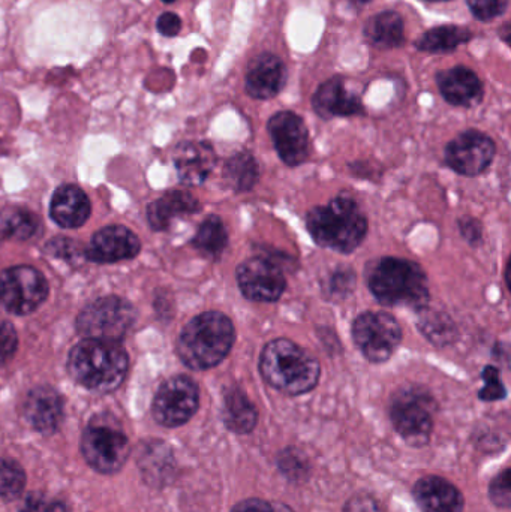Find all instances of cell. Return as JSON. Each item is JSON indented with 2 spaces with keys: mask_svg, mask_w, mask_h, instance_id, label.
I'll use <instances>...</instances> for the list:
<instances>
[{
  "mask_svg": "<svg viewBox=\"0 0 511 512\" xmlns=\"http://www.w3.org/2000/svg\"><path fill=\"white\" fill-rule=\"evenodd\" d=\"M365 274L369 291L383 306L419 310L431 301L428 276L410 259L383 256L369 262Z\"/></svg>",
  "mask_w": 511,
  "mask_h": 512,
  "instance_id": "obj_1",
  "label": "cell"
},
{
  "mask_svg": "<svg viewBox=\"0 0 511 512\" xmlns=\"http://www.w3.org/2000/svg\"><path fill=\"white\" fill-rule=\"evenodd\" d=\"M309 236L321 248L353 254L368 236V218L350 195H338L306 215Z\"/></svg>",
  "mask_w": 511,
  "mask_h": 512,
  "instance_id": "obj_2",
  "label": "cell"
},
{
  "mask_svg": "<svg viewBox=\"0 0 511 512\" xmlns=\"http://www.w3.org/2000/svg\"><path fill=\"white\" fill-rule=\"evenodd\" d=\"M236 328L225 313L204 312L192 318L177 340V355L191 370L219 366L233 349Z\"/></svg>",
  "mask_w": 511,
  "mask_h": 512,
  "instance_id": "obj_3",
  "label": "cell"
},
{
  "mask_svg": "<svg viewBox=\"0 0 511 512\" xmlns=\"http://www.w3.org/2000/svg\"><path fill=\"white\" fill-rule=\"evenodd\" d=\"M264 381L287 396H302L320 382V361L290 339H275L264 346L258 361Z\"/></svg>",
  "mask_w": 511,
  "mask_h": 512,
  "instance_id": "obj_4",
  "label": "cell"
},
{
  "mask_svg": "<svg viewBox=\"0 0 511 512\" xmlns=\"http://www.w3.org/2000/svg\"><path fill=\"white\" fill-rule=\"evenodd\" d=\"M129 357L122 343L113 340L84 339L72 348L68 358L69 375L96 393L116 390L126 373Z\"/></svg>",
  "mask_w": 511,
  "mask_h": 512,
  "instance_id": "obj_5",
  "label": "cell"
},
{
  "mask_svg": "<svg viewBox=\"0 0 511 512\" xmlns=\"http://www.w3.org/2000/svg\"><path fill=\"white\" fill-rule=\"evenodd\" d=\"M438 405L434 396L420 385H405L390 399V420L407 444L425 447L431 441Z\"/></svg>",
  "mask_w": 511,
  "mask_h": 512,
  "instance_id": "obj_6",
  "label": "cell"
},
{
  "mask_svg": "<svg viewBox=\"0 0 511 512\" xmlns=\"http://www.w3.org/2000/svg\"><path fill=\"white\" fill-rule=\"evenodd\" d=\"M134 322V306L125 298L107 295L84 307L75 325L84 339L120 342Z\"/></svg>",
  "mask_w": 511,
  "mask_h": 512,
  "instance_id": "obj_7",
  "label": "cell"
},
{
  "mask_svg": "<svg viewBox=\"0 0 511 512\" xmlns=\"http://www.w3.org/2000/svg\"><path fill=\"white\" fill-rule=\"evenodd\" d=\"M351 336L369 363L383 364L401 346L402 328L390 313L369 310L354 319Z\"/></svg>",
  "mask_w": 511,
  "mask_h": 512,
  "instance_id": "obj_8",
  "label": "cell"
},
{
  "mask_svg": "<svg viewBox=\"0 0 511 512\" xmlns=\"http://www.w3.org/2000/svg\"><path fill=\"white\" fill-rule=\"evenodd\" d=\"M48 297L44 274L30 265H17L0 273V304L14 315L35 312Z\"/></svg>",
  "mask_w": 511,
  "mask_h": 512,
  "instance_id": "obj_9",
  "label": "cell"
},
{
  "mask_svg": "<svg viewBox=\"0 0 511 512\" xmlns=\"http://www.w3.org/2000/svg\"><path fill=\"white\" fill-rule=\"evenodd\" d=\"M200 406V390L194 379L173 376L159 387L153 399V418L164 427H179L188 423Z\"/></svg>",
  "mask_w": 511,
  "mask_h": 512,
  "instance_id": "obj_10",
  "label": "cell"
},
{
  "mask_svg": "<svg viewBox=\"0 0 511 512\" xmlns=\"http://www.w3.org/2000/svg\"><path fill=\"white\" fill-rule=\"evenodd\" d=\"M237 286L246 300L275 303L287 289L284 271L267 256H252L236 270Z\"/></svg>",
  "mask_w": 511,
  "mask_h": 512,
  "instance_id": "obj_11",
  "label": "cell"
},
{
  "mask_svg": "<svg viewBox=\"0 0 511 512\" xmlns=\"http://www.w3.org/2000/svg\"><path fill=\"white\" fill-rule=\"evenodd\" d=\"M495 153L497 146L489 135L470 129L447 144L444 159L455 173L465 177H476L488 171Z\"/></svg>",
  "mask_w": 511,
  "mask_h": 512,
  "instance_id": "obj_12",
  "label": "cell"
},
{
  "mask_svg": "<svg viewBox=\"0 0 511 512\" xmlns=\"http://www.w3.org/2000/svg\"><path fill=\"white\" fill-rule=\"evenodd\" d=\"M84 459L101 474H114L125 465L129 456L128 438L110 426L87 427L83 435Z\"/></svg>",
  "mask_w": 511,
  "mask_h": 512,
  "instance_id": "obj_13",
  "label": "cell"
},
{
  "mask_svg": "<svg viewBox=\"0 0 511 512\" xmlns=\"http://www.w3.org/2000/svg\"><path fill=\"white\" fill-rule=\"evenodd\" d=\"M267 131L279 159L288 167H299L308 161L309 131L302 117L293 111H279L267 123Z\"/></svg>",
  "mask_w": 511,
  "mask_h": 512,
  "instance_id": "obj_14",
  "label": "cell"
},
{
  "mask_svg": "<svg viewBox=\"0 0 511 512\" xmlns=\"http://www.w3.org/2000/svg\"><path fill=\"white\" fill-rule=\"evenodd\" d=\"M140 251V240L129 228L111 225V227L102 228L92 237V242L84 251V256L98 264H113V262L135 258Z\"/></svg>",
  "mask_w": 511,
  "mask_h": 512,
  "instance_id": "obj_15",
  "label": "cell"
},
{
  "mask_svg": "<svg viewBox=\"0 0 511 512\" xmlns=\"http://www.w3.org/2000/svg\"><path fill=\"white\" fill-rule=\"evenodd\" d=\"M174 167L183 185L200 186L218 164V156L207 141H183L173 153Z\"/></svg>",
  "mask_w": 511,
  "mask_h": 512,
  "instance_id": "obj_16",
  "label": "cell"
},
{
  "mask_svg": "<svg viewBox=\"0 0 511 512\" xmlns=\"http://www.w3.org/2000/svg\"><path fill=\"white\" fill-rule=\"evenodd\" d=\"M287 75V66L281 57L270 53L260 54L246 69V93L260 101L275 98L284 89Z\"/></svg>",
  "mask_w": 511,
  "mask_h": 512,
  "instance_id": "obj_17",
  "label": "cell"
},
{
  "mask_svg": "<svg viewBox=\"0 0 511 512\" xmlns=\"http://www.w3.org/2000/svg\"><path fill=\"white\" fill-rule=\"evenodd\" d=\"M312 107L324 120L365 114L359 96L347 89L341 77L330 78L318 87L312 98Z\"/></svg>",
  "mask_w": 511,
  "mask_h": 512,
  "instance_id": "obj_18",
  "label": "cell"
},
{
  "mask_svg": "<svg viewBox=\"0 0 511 512\" xmlns=\"http://www.w3.org/2000/svg\"><path fill=\"white\" fill-rule=\"evenodd\" d=\"M438 89L443 98L455 107H476L483 99V84L476 72L467 66H455L440 72Z\"/></svg>",
  "mask_w": 511,
  "mask_h": 512,
  "instance_id": "obj_19",
  "label": "cell"
},
{
  "mask_svg": "<svg viewBox=\"0 0 511 512\" xmlns=\"http://www.w3.org/2000/svg\"><path fill=\"white\" fill-rule=\"evenodd\" d=\"M24 417L38 432H56L62 423V397L51 387L33 388L24 400Z\"/></svg>",
  "mask_w": 511,
  "mask_h": 512,
  "instance_id": "obj_20",
  "label": "cell"
},
{
  "mask_svg": "<svg viewBox=\"0 0 511 512\" xmlns=\"http://www.w3.org/2000/svg\"><path fill=\"white\" fill-rule=\"evenodd\" d=\"M414 499L425 512H462L465 501L458 487L440 477H425L417 481Z\"/></svg>",
  "mask_w": 511,
  "mask_h": 512,
  "instance_id": "obj_21",
  "label": "cell"
},
{
  "mask_svg": "<svg viewBox=\"0 0 511 512\" xmlns=\"http://www.w3.org/2000/svg\"><path fill=\"white\" fill-rule=\"evenodd\" d=\"M89 197L75 185L56 189L50 204V216L59 227L72 230L86 224L90 216Z\"/></svg>",
  "mask_w": 511,
  "mask_h": 512,
  "instance_id": "obj_22",
  "label": "cell"
},
{
  "mask_svg": "<svg viewBox=\"0 0 511 512\" xmlns=\"http://www.w3.org/2000/svg\"><path fill=\"white\" fill-rule=\"evenodd\" d=\"M201 212V204L185 191H170L147 207V221L155 231H167L171 222L180 216Z\"/></svg>",
  "mask_w": 511,
  "mask_h": 512,
  "instance_id": "obj_23",
  "label": "cell"
},
{
  "mask_svg": "<svg viewBox=\"0 0 511 512\" xmlns=\"http://www.w3.org/2000/svg\"><path fill=\"white\" fill-rule=\"evenodd\" d=\"M222 420L228 430L237 435L251 433L257 426V409L239 387L227 388L225 391Z\"/></svg>",
  "mask_w": 511,
  "mask_h": 512,
  "instance_id": "obj_24",
  "label": "cell"
},
{
  "mask_svg": "<svg viewBox=\"0 0 511 512\" xmlns=\"http://www.w3.org/2000/svg\"><path fill=\"white\" fill-rule=\"evenodd\" d=\"M417 312V328L438 348H446L458 340L459 330L449 313L425 306Z\"/></svg>",
  "mask_w": 511,
  "mask_h": 512,
  "instance_id": "obj_25",
  "label": "cell"
},
{
  "mask_svg": "<svg viewBox=\"0 0 511 512\" xmlns=\"http://www.w3.org/2000/svg\"><path fill=\"white\" fill-rule=\"evenodd\" d=\"M365 36L375 47H401L405 41L404 21L398 12H380L366 21Z\"/></svg>",
  "mask_w": 511,
  "mask_h": 512,
  "instance_id": "obj_26",
  "label": "cell"
},
{
  "mask_svg": "<svg viewBox=\"0 0 511 512\" xmlns=\"http://www.w3.org/2000/svg\"><path fill=\"white\" fill-rule=\"evenodd\" d=\"M222 177H224L225 185L236 194L251 191L257 185L258 177H260L257 159L252 153L245 152V150L237 152L236 155L230 156L225 161Z\"/></svg>",
  "mask_w": 511,
  "mask_h": 512,
  "instance_id": "obj_27",
  "label": "cell"
},
{
  "mask_svg": "<svg viewBox=\"0 0 511 512\" xmlns=\"http://www.w3.org/2000/svg\"><path fill=\"white\" fill-rule=\"evenodd\" d=\"M39 219L35 213L21 207L0 210V240L24 242L35 236Z\"/></svg>",
  "mask_w": 511,
  "mask_h": 512,
  "instance_id": "obj_28",
  "label": "cell"
},
{
  "mask_svg": "<svg viewBox=\"0 0 511 512\" xmlns=\"http://www.w3.org/2000/svg\"><path fill=\"white\" fill-rule=\"evenodd\" d=\"M192 246L210 259H218L228 246V231L219 216L204 219L192 239Z\"/></svg>",
  "mask_w": 511,
  "mask_h": 512,
  "instance_id": "obj_29",
  "label": "cell"
},
{
  "mask_svg": "<svg viewBox=\"0 0 511 512\" xmlns=\"http://www.w3.org/2000/svg\"><path fill=\"white\" fill-rule=\"evenodd\" d=\"M473 38V33L465 27L459 26H440L426 32L416 47L428 53H449L456 50L459 45L465 44Z\"/></svg>",
  "mask_w": 511,
  "mask_h": 512,
  "instance_id": "obj_30",
  "label": "cell"
},
{
  "mask_svg": "<svg viewBox=\"0 0 511 512\" xmlns=\"http://www.w3.org/2000/svg\"><path fill=\"white\" fill-rule=\"evenodd\" d=\"M356 288V273L350 267H339L324 280L323 292L332 301L347 300Z\"/></svg>",
  "mask_w": 511,
  "mask_h": 512,
  "instance_id": "obj_31",
  "label": "cell"
},
{
  "mask_svg": "<svg viewBox=\"0 0 511 512\" xmlns=\"http://www.w3.org/2000/svg\"><path fill=\"white\" fill-rule=\"evenodd\" d=\"M26 475L18 463L12 460L0 462V496L6 501L17 498L23 492Z\"/></svg>",
  "mask_w": 511,
  "mask_h": 512,
  "instance_id": "obj_32",
  "label": "cell"
},
{
  "mask_svg": "<svg viewBox=\"0 0 511 512\" xmlns=\"http://www.w3.org/2000/svg\"><path fill=\"white\" fill-rule=\"evenodd\" d=\"M482 379L485 382L479 397L483 402H497L507 397L506 385L501 381L500 370L495 366H486L482 372Z\"/></svg>",
  "mask_w": 511,
  "mask_h": 512,
  "instance_id": "obj_33",
  "label": "cell"
},
{
  "mask_svg": "<svg viewBox=\"0 0 511 512\" xmlns=\"http://www.w3.org/2000/svg\"><path fill=\"white\" fill-rule=\"evenodd\" d=\"M467 3L477 20L491 21L506 12L510 0H467Z\"/></svg>",
  "mask_w": 511,
  "mask_h": 512,
  "instance_id": "obj_34",
  "label": "cell"
},
{
  "mask_svg": "<svg viewBox=\"0 0 511 512\" xmlns=\"http://www.w3.org/2000/svg\"><path fill=\"white\" fill-rule=\"evenodd\" d=\"M18 337L14 325L0 321V366H5L17 351Z\"/></svg>",
  "mask_w": 511,
  "mask_h": 512,
  "instance_id": "obj_35",
  "label": "cell"
},
{
  "mask_svg": "<svg viewBox=\"0 0 511 512\" xmlns=\"http://www.w3.org/2000/svg\"><path fill=\"white\" fill-rule=\"evenodd\" d=\"M492 502L498 507L509 508L511 502V489H510V469H506L503 474L498 475L491 484L489 490Z\"/></svg>",
  "mask_w": 511,
  "mask_h": 512,
  "instance_id": "obj_36",
  "label": "cell"
},
{
  "mask_svg": "<svg viewBox=\"0 0 511 512\" xmlns=\"http://www.w3.org/2000/svg\"><path fill=\"white\" fill-rule=\"evenodd\" d=\"M231 512H294L287 505L279 502L263 501V499H248L240 502Z\"/></svg>",
  "mask_w": 511,
  "mask_h": 512,
  "instance_id": "obj_37",
  "label": "cell"
},
{
  "mask_svg": "<svg viewBox=\"0 0 511 512\" xmlns=\"http://www.w3.org/2000/svg\"><path fill=\"white\" fill-rule=\"evenodd\" d=\"M279 468L284 472L287 477L300 478L306 474V460L303 459L302 454H297V451L293 453H282L281 459H279Z\"/></svg>",
  "mask_w": 511,
  "mask_h": 512,
  "instance_id": "obj_38",
  "label": "cell"
},
{
  "mask_svg": "<svg viewBox=\"0 0 511 512\" xmlns=\"http://www.w3.org/2000/svg\"><path fill=\"white\" fill-rule=\"evenodd\" d=\"M458 225L459 233H461L462 239L465 242L470 243L471 246H477L482 243L483 225L479 219L465 216V218L459 219Z\"/></svg>",
  "mask_w": 511,
  "mask_h": 512,
  "instance_id": "obj_39",
  "label": "cell"
},
{
  "mask_svg": "<svg viewBox=\"0 0 511 512\" xmlns=\"http://www.w3.org/2000/svg\"><path fill=\"white\" fill-rule=\"evenodd\" d=\"M45 251L63 259H74L78 256L77 242L66 239V237H56V239L50 240L45 246Z\"/></svg>",
  "mask_w": 511,
  "mask_h": 512,
  "instance_id": "obj_40",
  "label": "cell"
},
{
  "mask_svg": "<svg viewBox=\"0 0 511 512\" xmlns=\"http://www.w3.org/2000/svg\"><path fill=\"white\" fill-rule=\"evenodd\" d=\"M156 29L161 35L173 38V36L179 35L180 30H182V20L174 12H164V14L159 15L158 21H156Z\"/></svg>",
  "mask_w": 511,
  "mask_h": 512,
  "instance_id": "obj_41",
  "label": "cell"
},
{
  "mask_svg": "<svg viewBox=\"0 0 511 512\" xmlns=\"http://www.w3.org/2000/svg\"><path fill=\"white\" fill-rule=\"evenodd\" d=\"M21 512H65L60 502L48 501L42 496L33 495L27 499Z\"/></svg>",
  "mask_w": 511,
  "mask_h": 512,
  "instance_id": "obj_42",
  "label": "cell"
},
{
  "mask_svg": "<svg viewBox=\"0 0 511 512\" xmlns=\"http://www.w3.org/2000/svg\"><path fill=\"white\" fill-rule=\"evenodd\" d=\"M345 512H380L375 501L369 498H357L345 507Z\"/></svg>",
  "mask_w": 511,
  "mask_h": 512,
  "instance_id": "obj_43",
  "label": "cell"
},
{
  "mask_svg": "<svg viewBox=\"0 0 511 512\" xmlns=\"http://www.w3.org/2000/svg\"><path fill=\"white\" fill-rule=\"evenodd\" d=\"M348 2L353 3L354 6H363L371 2V0H348Z\"/></svg>",
  "mask_w": 511,
  "mask_h": 512,
  "instance_id": "obj_44",
  "label": "cell"
},
{
  "mask_svg": "<svg viewBox=\"0 0 511 512\" xmlns=\"http://www.w3.org/2000/svg\"><path fill=\"white\" fill-rule=\"evenodd\" d=\"M161 2H164V3H173V2H176V0H161Z\"/></svg>",
  "mask_w": 511,
  "mask_h": 512,
  "instance_id": "obj_45",
  "label": "cell"
},
{
  "mask_svg": "<svg viewBox=\"0 0 511 512\" xmlns=\"http://www.w3.org/2000/svg\"><path fill=\"white\" fill-rule=\"evenodd\" d=\"M428 2H447V0H428Z\"/></svg>",
  "mask_w": 511,
  "mask_h": 512,
  "instance_id": "obj_46",
  "label": "cell"
}]
</instances>
